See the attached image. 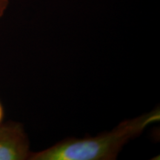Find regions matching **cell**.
Instances as JSON below:
<instances>
[{
	"label": "cell",
	"mask_w": 160,
	"mask_h": 160,
	"mask_svg": "<svg viewBox=\"0 0 160 160\" xmlns=\"http://www.w3.org/2000/svg\"><path fill=\"white\" fill-rule=\"evenodd\" d=\"M160 119L159 110L121 122L114 129L94 137L68 139L48 148L31 152L28 160H113L123 146L148 126Z\"/></svg>",
	"instance_id": "obj_1"
},
{
	"label": "cell",
	"mask_w": 160,
	"mask_h": 160,
	"mask_svg": "<svg viewBox=\"0 0 160 160\" xmlns=\"http://www.w3.org/2000/svg\"><path fill=\"white\" fill-rule=\"evenodd\" d=\"M31 153L28 137L21 123L0 124V160H28Z\"/></svg>",
	"instance_id": "obj_2"
},
{
	"label": "cell",
	"mask_w": 160,
	"mask_h": 160,
	"mask_svg": "<svg viewBox=\"0 0 160 160\" xmlns=\"http://www.w3.org/2000/svg\"><path fill=\"white\" fill-rule=\"evenodd\" d=\"M9 0H0V19L3 17L4 13L8 8Z\"/></svg>",
	"instance_id": "obj_3"
},
{
	"label": "cell",
	"mask_w": 160,
	"mask_h": 160,
	"mask_svg": "<svg viewBox=\"0 0 160 160\" xmlns=\"http://www.w3.org/2000/svg\"><path fill=\"white\" fill-rule=\"evenodd\" d=\"M4 118V108L3 106L2 105L1 102H0V124L2 123Z\"/></svg>",
	"instance_id": "obj_4"
}]
</instances>
